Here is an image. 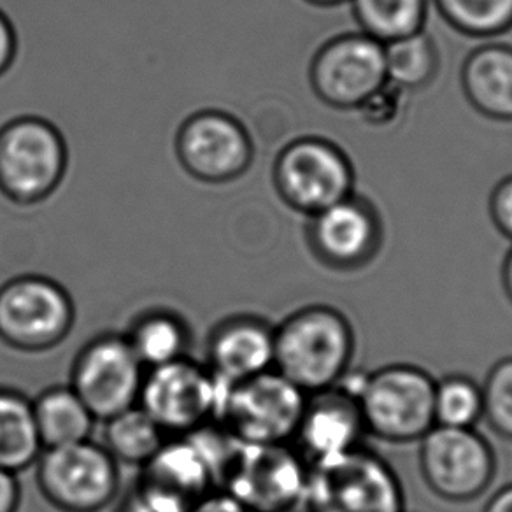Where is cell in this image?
<instances>
[{"mask_svg": "<svg viewBox=\"0 0 512 512\" xmlns=\"http://www.w3.org/2000/svg\"><path fill=\"white\" fill-rule=\"evenodd\" d=\"M355 328L337 307L311 304L274 327V370L307 395L334 388L353 367Z\"/></svg>", "mask_w": 512, "mask_h": 512, "instance_id": "6da1fadb", "label": "cell"}, {"mask_svg": "<svg viewBox=\"0 0 512 512\" xmlns=\"http://www.w3.org/2000/svg\"><path fill=\"white\" fill-rule=\"evenodd\" d=\"M71 151L64 132L41 114H18L0 125V197L36 207L65 183Z\"/></svg>", "mask_w": 512, "mask_h": 512, "instance_id": "7a4b0ae2", "label": "cell"}, {"mask_svg": "<svg viewBox=\"0 0 512 512\" xmlns=\"http://www.w3.org/2000/svg\"><path fill=\"white\" fill-rule=\"evenodd\" d=\"M309 512H406V493L390 463L360 446L309 467Z\"/></svg>", "mask_w": 512, "mask_h": 512, "instance_id": "3957f363", "label": "cell"}, {"mask_svg": "<svg viewBox=\"0 0 512 512\" xmlns=\"http://www.w3.org/2000/svg\"><path fill=\"white\" fill-rule=\"evenodd\" d=\"M435 381L413 363L369 372L358 397L367 434L390 444L420 442L435 427Z\"/></svg>", "mask_w": 512, "mask_h": 512, "instance_id": "277c9868", "label": "cell"}, {"mask_svg": "<svg viewBox=\"0 0 512 512\" xmlns=\"http://www.w3.org/2000/svg\"><path fill=\"white\" fill-rule=\"evenodd\" d=\"M216 420L244 444H292L306 409L302 392L278 370L234 384H221Z\"/></svg>", "mask_w": 512, "mask_h": 512, "instance_id": "5b68a950", "label": "cell"}, {"mask_svg": "<svg viewBox=\"0 0 512 512\" xmlns=\"http://www.w3.org/2000/svg\"><path fill=\"white\" fill-rule=\"evenodd\" d=\"M76 323V304L57 279L20 274L0 285V342L41 355L58 348Z\"/></svg>", "mask_w": 512, "mask_h": 512, "instance_id": "8992f818", "label": "cell"}, {"mask_svg": "<svg viewBox=\"0 0 512 512\" xmlns=\"http://www.w3.org/2000/svg\"><path fill=\"white\" fill-rule=\"evenodd\" d=\"M174 155L193 181L223 186L239 181L251 171L256 148L241 118L220 107H204L179 123Z\"/></svg>", "mask_w": 512, "mask_h": 512, "instance_id": "52a82bcc", "label": "cell"}, {"mask_svg": "<svg viewBox=\"0 0 512 512\" xmlns=\"http://www.w3.org/2000/svg\"><path fill=\"white\" fill-rule=\"evenodd\" d=\"M272 185L286 206L309 218L355 193V171L332 141L297 137L274 160Z\"/></svg>", "mask_w": 512, "mask_h": 512, "instance_id": "ba28073f", "label": "cell"}, {"mask_svg": "<svg viewBox=\"0 0 512 512\" xmlns=\"http://www.w3.org/2000/svg\"><path fill=\"white\" fill-rule=\"evenodd\" d=\"M309 465L292 444L237 442L218 490L251 512H290L304 502Z\"/></svg>", "mask_w": 512, "mask_h": 512, "instance_id": "9c48e42d", "label": "cell"}, {"mask_svg": "<svg viewBox=\"0 0 512 512\" xmlns=\"http://www.w3.org/2000/svg\"><path fill=\"white\" fill-rule=\"evenodd\" d=\"M36 483L58 512H102L120 495V465L102 444L88 439L43 449L36 462Z\"/></svg>", "mask_w": 512, "mask_h": 512, "instance_id": "30bf717a", "label": "cell"}, {"mask_svg": "<svg viewBox=\"0 0 512 512\" xmlns=\"http://www.w3.org/2000/svg\"><path fill=\"white\" fill-rule=\"evenodd\" d=\"M418 444L421 477L428 490L444 502H474L495 479L497 456L476 428L435 425Z\"/></svg>", "mask_w": 512, "mask_h": 512, "instance_id": "8fae6325", "label": "cell"}, {"mask_svg": "<svg viewBox=\"0 0 512 512\" xmlns=\"http://www.w3.org/2000/svg\"><path fill=\"white\" fill-rule=\"evenodd\" d=\"M221 388L206 363L185 356L146 370L137 406L150 414L167 437H185L214 423Z\"/></svg>", "mask_w": 512, "mask_h": 512, "instance_id": "7c38bea8", "label": "cell"}, {"mask_svg": "<svg viewBox=\"0 0 512 512\" xmlns=\"http://www.w3.org/2000/svg\"><path fill=\"white\" fill-rule=\"evenodd\" d=\"M146 369L123 334L95 335L74 356L69 386L93 418L107 421L139 404Z\"/></svg>", "mask_w": 512, "mask_h": 512, "instance_id": "4fadbf2b", "label": "cell"}, {"mask_svg": "<svg viewBox=\"0 0 512 512\" xmlns=\"http://www.w3.org/2000/svg\"><path fill=\"white\" fill-rule=\"evenodd\" d=\"M386 81L384 44L363 32L332 37L309 65L314 95L339 111H358Z\"/></svg>", "mask_w": 512, "mask_h": 512, "instance_id": "5bb4252c", "label": "cell"}, {"mask_svg": "<svg viewBox=\"0 0 512 512\" xmlns=\"http://www.w3.org/2000/svg\"><path fill=\"white\" fill-rule=\"evenodd\" d=\"M306 235L320 264L332 271H358L381 251L383 223L376 207L353 193L309 216Z\"/></svg>", "mask_w": 512, "mask_h": 512, "instance_id": "9a60e30c", "label": "cell"}, {"mask_svg": "<svg viewBox=\"0 0 512 512\" xmlns=\"http://www.w3.org/2000/svg\"><path fill=\"white\" fill-rule=\"evenodd\" d=\"M365 435L358 400L339 388H330L307 397L293 442L311 467L360 448Z\"/></svg>", "mask_w": 512, "mask_h": 512, "instance_id": "2e32d148", "label": "cell"}, {"mask_svg": "<svg viewBox=\"0 0 512 512\" xmlns=\"http://www.w3.org/2000/svg\"><path fill=\"white\" fill-rule=\"evenodd\" d=\"M207 369L221 384H234L274 369V325L255 314H234L207 334Z\"/></svg>", "mask_w": 512, "mask_h": 512, "instance_id": "e0dca14e", "label": "cell"}, {"mask_svg": "<svg viewBox=\"0 0 512 512\" xmlns=\"http://www.w3.org/2000/svg\"><path fill=\"white\" fill-rule=\"evenodd\" d=\"M139 481L165 491L192 507L218 490L213 465L193 435L169 437L153 460L141 469Z\"/></svg>", "mask_w": 512, "mask_h": 512, "instance_id": "ac0fdd59", "label": "cell"}, {"mask_svg": "<svg viewBox=\"0 0 512 512\" xmlns=\"http://www.w3.org/2000/svg\"><path fill=\"white\" fill-rule=\"evenodd\" d=\"M462 90L484 118L512 121V46L490 43L470 51L462 65Z\"/></svg>", "mask_w": 512, "mask_h": 512, "instance_id": "d6986e66", "label": "cell"}, {"mask_svg": "<svg viewBox=\"0 0 512 512\" xmlns=\"http://www.w3.org/2000/svg\"><path fill=\"white\" fill-rule=\"evenodd\" d=\"M123 335L146 370L190 356L192 330L181 314L165 307L137 314Z\"/></svg>", "mask_w": 512, "mask_h": 512, "instance_id": "ffe728a7", "label": "cell"}, {"mask_svg": "<svg viewBox=\"0 0 512 512\" xmlns=\"http://www.w3.org/2000/svg\"><path fill=\"white\" fill-rule=\"evenodd\" d=\"M43 449L62 448L92 439L97 420L69 384L50 386L32 399Z\"/></svg>", "mask_w": 512, "mask_h": 512, "instance_id": "44dd1931", "label": "cell"}, {"mask_svg": "<svg viewBox=\"0 0 512 512\" xmlns=\"http://www.w3.org/2000/svg\"><path fill=\"white\" fill-rule=\"evenodd\" d=\"M41 451L32 399L20 390L0 386V469L20 474L36 465Z\"/></svg>", "mask_w": 512, "mask_h": 512, "instance_id": "7402d4cb", "label": "cell"}, {"mask_svg": "<svg viewBox=\"0 0 512 512\" xmlns=\"http://www.w3.org/2000/svg\"><path fill=\"white\" fill-rule=\"evenodd\" d=\"M169 437L143 407L134 406L104 421L102 446L118 465L143 469Z\"/></svg>", "mask_w": 512, "mask_h": 512, "instance_id": "603a6c76", "label": "cell"}, {"mask_svg": "<svg viewBox=\"0 0 512 512\" xmlns=\"http://www.w3.org/2000/svg\"><path fill=\"white\" fill-rule=\"evenodd\" d=\"M360 32L388 44L425 29L430 0H349Z\"/></svg>", "mask_w": 512, "mask_h": 512, "instance_id": "cb8c5ba5", "label": "cell"}, {"mask_svg": "<svg viewBox=\"0 0 512 512\" xmlns=\"http://www.w3.org/2000/svg\"><path fill=\"white\" fill-rule=\"evenodd\" d=\"M384 64L390 83L413 92L434 81L441 67V55L434 39L421 30L413 36L384 44Z\"/></svg>", "mask_w": 512, "mask_h": 512, "instance_id": "d4e9b609", "label": "cell"}, {"mask_svg": "<svg viewBox=\"0 0 512 512\" xmlns=\"http://www.w3.org/2000/svg\"><path fill=\"white\" fill-rule=\"evenodd\" d=\"M451 29L474 39L512 29V0H430Z\"/></svg>", "mask_w": 512, "mask_h": 512, "instance_id": "484cf974", "label": "cell"}, {"mask_svg": "<svg viewBox=\"0 0 512 512\" xmlns=\"http://www.w3.org/2000/svg\"><path fill=\"white\" fill-rule=\"evenodd\" d=\"M434 416L437 427L474 428L483 420V388L463 374L435 381Z\"/></svg>", "mask_w": 512, "mask_h": 512, "instance_id": "4316f807", "label": "cell"}, {"mask_svg": "<svg viewBox=\"0 0 512 512\" xmlns=\"http://www.w3.org/2000/svg\"><path fill=\"white\" fill-rule=\"evenodd\" d=\"M483 420L502 439L512 441V356L500 358L481 384Z\"/></svg>", "mask_w": 512, "mask_h": 512, "instance_id": "83f0119b", "label": "cell"}, {"mask_svg": "<svg viewBox=\"0 0 512 512\" xmlns=\"http://www.w3.org/2000/svg\"><path fill=\"white\" fill-rule=\"evenodd\" d=\"M406 90L400 86L393 85L386 81L376 93H372L369 99L358 107L363 120L372 127H390L399 120L400 114L404 113L407 102Z\"/></svg>", "mask_w": 512, "mask_h": 512, "instance_id": "f1b7e54d", "label": "cell"}, {"mask_svg": "<svg viewBox=\"0 0 512 512\" xmlns=\"http://www.w3.org/2000/svg\"><path fill=\"white\" fill-rule=\"evenodd\" d=\"M190 505L137 479L116 512H188Z\"/></svg>", "mask_w": 512, "mask_h": 512, "instance_id": "f546056e", "label": "cell"}, {"mask_svg": "<svg viewBox=\"0 0 512 512\" xmlns=\"http://www.w3.org/2000/svg\"><path fill=\"white\" fill-rule=\"evenodd\" d=\"M490 216L498 232L512 241V176L498 183L490 197Z\"/></svg>", "mask_w": 512, "mask_h": 512, "instance_id": "4dcf8cb0", "label": "cell"}, {"mask_svg": "<svg viewBox=\"0 0 512 512\" xmlns=\"http://www.w3.org/2000/svg\"><path fill=\"white\" fill-rule=\"evenodd\" d=\"M20 55V36L8 13L0 8V79L8 76Z\"/></svg>", "mask_w": 512, "mask_h": 512, "instance_id": "1f68e13d", "label": "cell"}, {"mask_svg": "<svg viewBox=\"0 0 512 512\" xmlns=\"http://www.w3.org/2000/svg\"><path fill=\"white\" fill-rule=\"evenodd\" d=\"M188 512H251L237 502L234 497L221 490H214L207 493L206 497L200 498L188 509Z\"/></svg>", "mask_w": 512, "mask_h": 512, "instance_id": "d6a6232c", "label": "cell"}, {"mask_svg": "<svg viewBox=\"0 0 512 512\" xmlns=\"http://www.w3.org/2000/svg\"><path fill=\"white\" fill-rule=\"evenodd\" d=\"M22 505V486L18 474L0 469V512H18Z\"/></svg>", "mask_w": 512, "mask_h": 512, "instance_id": "836d02e7", "label": "cell"}, {"mask_svg": "<svg viewBox=\"0 0 512 512\" xmlns=\"http://www.w3.org/2000/svg\"><path fill=\"white\" fill-rule=\"evenodd\" d=\"M483 512H512V483L495 491L484 505Z\"/></svg>", "mask_w": 512, "mask_h": 512, "instance_id": "e575fe53", "label": "cell"}, {"mask_svg": "<svg viewBox=\"0 0 512 512\" xmlns=\"http://www.w3.org/2000/svg\"><path fill=\"white\" fill-rule=\"evenodd\" d=\"M502 286L507 299L511 300L512 304V248L505 256L504 265H502Z\"/></svg>", "mask_w": 512, "mask_h": 512, "instance_id": "d590c367", "label": "cell"}, {"mask_svg": "<svg viewBox=\"0 0 512 512\" xmlns=\"http://www.w3.org/2000/svg\"><path fill=\"white\" fill-rule=\"evenodd\" d=\"M307 4L316 6V8H335V6H342L349 0H306Z\"/></svg>", "mask_w": 512, "mask_h": 512, "instance_id": "8d00e7d4", "label": "cell"}]
</instances>
